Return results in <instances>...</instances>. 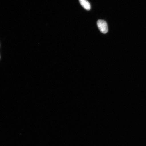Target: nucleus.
Listing matches in <instances>:
<instances>
[{
  "mask_svg": "<svg viewBox=\"0 0 146 146\" xmlns=\"http://www.w3.org/2000/svg\"><path fill=\"white\" fill-rule=\"evenodd\" d=\"M97 25L100 31L103 34L106 33L108 29L106 22L104 20H99L97 21Z\"/></svg>",
  "mask_w": 146,
  "mask_h": 146,
  "instance_id": "nucleus-1",
  "label": "nucleus"
},
{
  "mask_svg": "<svg viewBox=\"0 0 146 146\" xmlns=\"http://www.w3.org/2000/svg\"><path fill=\"white\" fill-rule=\"evenodd\" d=\"M80 4L83 8L88 11L90 10L91 5L90 3L87 0H79Z\"/></svg>",
  "mask_w": 146,
  "mask_h": 146,
  "instance_id": "nucleus-2",
  "label": "nucleus"
}]
</instances>
